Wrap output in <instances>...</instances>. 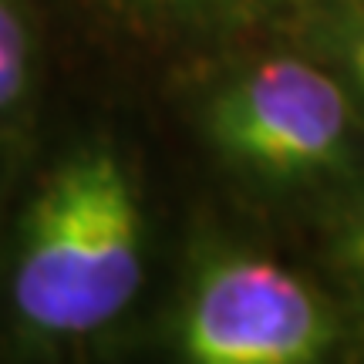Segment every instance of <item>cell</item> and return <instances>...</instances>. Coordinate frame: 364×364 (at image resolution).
I'll use <instances>...</instances> for the list:
<instances>
[{
	"instance_id": "6da1fadb",
	"label": "cell",
	"mask_w": 364,
	"mask_h": 364,
	"mask_svg": "<svg viewBox=\"0 0 364 364\" xmlns=\"http://www.w3.org/2000/svg\"><path fill=\"white\" fill-rule=\"evenodd\" d=\"M142 284V213L125 166L85 149L44 182L24 223L14 307L44 334H88Z\"/></svg>"
},
{
	"instance_id": "7a4b0ae2",
	"label": "cell",
	"mask_w": 364,
	"mask_h": 364,
	"mask_svg": "<svg viewBox=\"0 0 364 364\" xmlns=\"http://www.w3.org/2000/svg\"><path fill=\"white\" fill-rule=\"evenodd\" d=\"M334 317L300 280L257 257H226L203 270L182 351L199 364H304L334 344Z\"/></svg>"
},
{
	"instance_id": "3957f363",
	"label": "cell",
	"mask_w": 364,
	"mask_h": 364,
	"mask_svg": "<svg viewBox=\"0 0 364 364\" xmlns=\"http://www.w3.org/2000/svg\"><path fill=\"white\" fill-rule=\"evenodd\" d=\"M213 135L250 169L304 176L338 159L348 135V102L324 71L277 58L223 91L213 108Z\"/></svg>"
},
{
	"instance_id": "277c9868",
	"label": "cell",
	"mask_w": 364,
	"mask_h": 364,
	"mask_svg": "<svg viewBox=\"0 0 364 364\" xmlns=\"http://www.w3.org/2000/svg\"><path fill=\"white\" fill-rule=\"evenodd\" d=\"M27 85V31L14 0H0V112L11 108Z\"/></svg>"
},
{
	"instance_id": "5b68a950",
	"label": "cell",
	"mask_w": 364,
	"mask_h": 364,
	"mask_svg": "<svg viewBox=\"0 0 364 364\" xmlns=\"http://www.w3.org/2000/svg\"><path fill=\"white\" fill-rule=\"evenodd\" d=\"M344 260H348V270L354 273V280L364 290V240L361 236H344Z\"/></svg>"
},
{
	"instance_id": "8992f818",
	"label": "cell",
	"mask_w": 364,
	"mask_h": 364,
	"mask_svg": "<svg viewBox=\"0 0 364 364\" xmlns=\"http://www.w3.org/2000/svg\"><path fill=\"white\" fill-rule=\"evenodd\" d=\"M364 68V27L358 31V38L351 44V71H361Z\"/></svg>"
},
{
	"instance_id": "52a82bcc",
	"label": "cell",
	"mask_w": 364,
	"mask_h": 364,
	"mask_svg": "<svg viewBox=\"0 0 364 364\" xmlns=\"http://www.w3.org/2000/svg\"><path fill=\"white\" fill-rule=\"evenodd\" d=\"M348 236H361V240H364V203L358 206V213H354V220H351V230H348Z\"/></svg>"
},
{
	"instance_id": "ba28073f",
	"label": "cell",
	"mask_w": 364,
	"mask_h": 364,
	"mask_svg": "<svg viewBox=\"0 0 364 364\" xmlns=\"http://www.w3.org/2000/svg\"><path fill=\"white\" fill-rule=\"evenodd\" d=\"M354 78H358V85H361V91H364V68L361 71H354Z\"/></svg>"
}]
</instances>
